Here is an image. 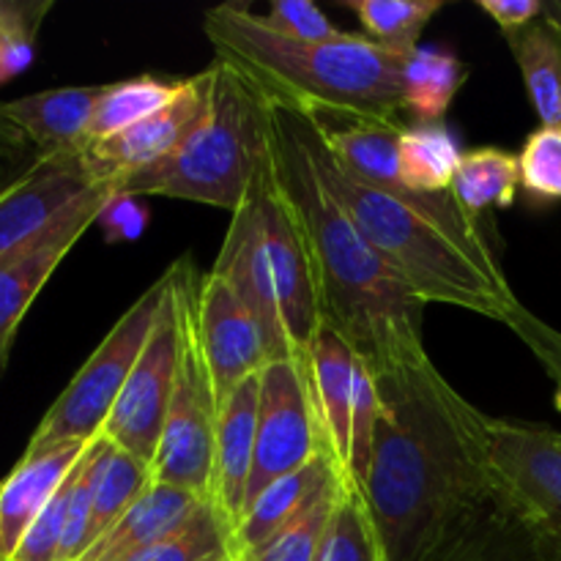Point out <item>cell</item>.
Listing matches in <instances>:
<instances>
[{
	"mask_svg": "<svg viewBox=\"0 0 561 561\" xmlns=\"http://www.w3.org/2000/svg\"><path fill=\"white\" fill-rule=\"evenodd\" d=\"M75 469L66 477L64 485L58 488V493L49 499L47 507L38 513V518L33 520L31 529L25 531V537H22L20 546H16L11 561H58L60 542H64L66 529V510H69L71 488H75Z\"/></svg>",
	"mask_w": 561,
	"mask_h": 561,
	"instance_id": "cell-36",
	"label": "cell"
},
{
	"mask_svg": "<svg viewBox=\"0 0 561 561\" xmlns=\"http://www.w3.org/2000/svg\"><path fill=\"white\" fill-rule=\"evenodd\" d=\"M263 20L268 27L296 42H332L343 33L310 0H274Z\"/></svg>",
	"mask_w": 561,
	"mask_h": 561,
	"instance_id": "cell-37",
	"label": "cell"
},
{
	"mask_svg": "<svg viewBox=\"0 0 561 561\" xmlns=\"http://www.w3.org/2000/svg\"><path fill=\"white\" fill-rule=\"evenodd\" d=\"M340 488H343V482H334L327 491L318 493L272 540H266L257 551L247 553L239 561H318L334 507H337Z\"/></svg>",
	"mask_w": 561,
	"mask_h": 561,
	"instance_id": "cell-32",
	"label": "cell"
},
{
	"mask_svg": "<svg viewBox=\"0 0 561 561\" xmlns=\"http://www.w3.org/2000/svg\"><path fill=\"white\" fill-rule=\"evenodd\" d=\"M91 548L124 518L126 510L151 485V469L104 436L93 442Z\"/></svg>",
	"mask_w": 561,
	"mask_h": 561,
	"instance_id": "cell-23",
	"label": "cell"
},
{
	"mask_svg": "<svg viewBox=\"0 0 561 561\" xmlns=\"http://www.w3.org/2000/svg\"><path fill=\"white\" fill-rule=\"evenodd\" d=\"M504 38L540 126L561 129V33L546 20H537Z\"/></svg>",
	"mask_w": 561,
	"mask_h": 561,
	"instance_id": "cell-25",
	"label": "cell"
},
{
	"mask_svg": "<svg viewBox=\"0 0 561 561\" xmlns=\"http://www.w3.org/2000/svg\"><path fill=\"white\" fill-rule=\"evenodd\" d=\"M477 5L496 22L504 36L535 25L546 14V0H477Z\"/></svg>",
	"mask_w": 561,
	"mask_h": 561,
	"instance_id": "cell-39",
	"label": "cell"
},
{
	"mask_svg": "<svg viewBox=\"0 0 561 561\" xmlns=\"http://www.w3.org/2000/svg\"><path fill=\"white\" fill-rule=\"evenodd\" d=\"M343 5L354 11L370 42L409 55L420 47L422 31L444 9V0H345Z\"/></svg>",
	"mask_w": 561,
	"mask_h": 561,
	"instance_id": "cell-29",
	"label": "cell"
},
{
	"mask_svg": "<svg viewBox=\"0 0 561 561\" xmlns=\"http://www.w3.org/2000/svg\"><path fill=\"white\" fill-rule=\"evenodd\" d=\"M318 455H327V449L312 398L310 356L266 362L261 370V405L247 507L263 488L301 469Z\"/></svg>",
	"mask_w": 561,
	"mask_h": 561,
	"instance_id": "cell-10",
	"label": "cell"
},
{
	"mask_svg": "<svg viewBox=\"0 0 561 561\" xmlns=\"http://www.w3.org/2000/svg\"><path fill=\"white\" fill-rule=\"evenodd\" d=\"M173 268L181 301V359L157 458L151 463V482L184 488L211 502L219 403L197 340L195 294L201 279L186 257L175 261Z\"/></svg>",
	"mask_w": 561,
	"mask_h": 561,
	"instance_id": "cell-8",
	"label": "cell"
},
{
	"mask_svg": "<svg viewBox=\"0 0 561 561\" xmlns=\"http://www.w3.org/2000/svg\"><path fill=\"white\" fill-rule=\"evenodd\" d=\"M471 66L449 49L416 47L403 60V110L416 124H442Z\"/></svg>",
	"mask_w": 561,
	"mask_h": 561,
	"instance_id": "cell-24",
	"label": "cell"
},
{
	"mask_svg": "<svg viewBox=\"0 0 561 561\" xmlns=\"http://www.w3.org/2000/svg\"><path fill=\"white\" fill-rule=\"evenodd\" d=\"M340 482L329 455H318L301 469L279 477L272 485L263 488L250 507L241 515L239 526L233 531V553L236 561L244 559L247 553L257 551L266 540H272L283 526H288L312 499L329 485Z\"/></svg>",
	"mask_w": 561,
	"mask_h": 561,
	"instance_id": "cell-21",
	"label": "cell"
},
{
	"mask_svg": "<svg viewBox=\"0 0 561 561\" xmlns=\"http://www.w3.org/2000/svg\"><path fill=\"white\" fill-rule=\"evenodd\" d=\"M491 463L510 510L542 561H561V433L540 422L488 420Z\"/></svg>",
	"mask_w": 561,
	"mask_h": 561,
	"instance_id": "cell-9",
	"label": "cell"
},
{
	"mask_svg": "<svg viewBox=\"0 0 561 561\" xmlns=\"http://www.w3.org/2000/svg\"><path fill=\"white\" fill-rule=\"evenodd\" d=\"M356 351L334 329L321 327L310 348L312 398L321 422L323 449L343 485H356L351 471V405H354Z\"/></svg>",
	"mask_w": 561,
	"mask_h": 561,
	"instance_id": "cell-17",
	"label": "cell"
},
{
	"mask_svg": "<svg viewBox=\"0 0 561 561\" xmlns=\"http://www.w3.org/2000/svg\"><path fill=\"white\" fill-rule=\"evenodd\" d=\"M203 33L219 60L244 71L263 93L299 107H340L398 121L403 113V60L365 33L332 42H296L266 25L244 3L203 14Z\"/></svg>",
	"mask_w": 561,
	"mask_h": 561,
	"instance_id": "cell-4",
	"label": "cell"
},
{
	"mask_svg": "<svg viewBox=\"0 0 561 561\" xmlns=\"http://www.w3.org/2000/svg\"><path fill=\"white\" fill-rule=\"evenodd\" d=\"M148 206L137 195L113 190L99 208L96 225L102 230L107 244H124V241H137L148 228Z\"/></svg>",
	"mask_w": 561,
	"mask_h": 561,
	"instance_id": "cell-38",
	"label": "cell"
},
{
	"mask_svg": "<svg viewBox=\"0 0 561 561\" xmlns=\"http://www.w3.org/2000/svg\"><path fill=\"white\" fill-rule=\"evenodd\" d=\"M88 444H60L44 453H25L0 482V561H11L16 546L49 499L82 458Z\"/></svg>",
	"mask_w": 561,
	"mask_h": 561,
	"instance_id": "cell-19",
	"label": "cell"
},
{
	"mask_svg": "<svg viewBox=\"0 0 561 561\" xmlns=\"http://www.w3.org/2000/svg\"><path fill=\"white\" fill-rule=\"evenodd\" d=\"M268 159V99L228 60L211 64V104L197 129L162 162L121 181L137 197L206 203L233 214Z\"/></svg>",
	"mask_w": 561,
	"mask_h": 561,
	"instance_id": "cell-6",
	"label": "cell"
},
{
	"mask_svg": "<svg viewBox=\"0 0 561 561\" xmlns=\"http://www.w3.org/2000/svg\"><path fill=\"white\" fill-rule=\"evenodd\" d=\"M208 499L184 488L151 482L140 499L124 513V518L91 548L80 561H126L151 542L184 526Z\"/></svg>",
	"mask_w": 561,
	"mask_h": 561,
	"instance_id": "cell-22",
	"label": "cell"
},
{
	"mask_svg": "<svg viewBox=\"0 0 561 561\" xmlns=\"http://www.w3.org/2000/svg\"><path fill=\"white\" fill-rule=\"evenodd\" d=\"M257 405H261V373L241 381L219 405L217 449H214L211 502L236 531L247 507L252 458H255Z\"/></svg>",
	"mask_w": 561,
	"mask_h": 561,
	"instance_id": "cell-18",
	"label": "cell"
},
{
	"mask_svg": "<svg viewBox=\"0 0 561 561\" xmlns=\"http://www.w3.org/2000/svg\"><path fill=\"white\" fill-rule=\"evenodd\" d=\"M104 85H71L5 102V115L27 137L36 153L82 151L91 115Z\"/></svg>",
	"mask_w": 561,
	"mask_h": 561,
	"instance_id": "cell-20",
	"label": "cell"
},
{
	"mask_svg": "<svg viewBox=\"0 0 561 561\" xmlns=\"http://www.w3.org/2000/svg\"><path fill=\"white\" fill-rule=\"evenodd\" d=\"M168 296V272L140 294V299L115 321L107 337L96 345L69 387L58 394L25 453H44L60 444H91L102 436Z\"/></svg>",
	"mask_w": 561,
	"mask_h": 561,
	"instance_id": "cell-7",
	"label": "cell"
},
{
	"mask_svg": "<svg viewBox=\"0 0 561 561\" xmlns=\"http://www.w3.org/2000/svg\"><path fill=\"white\" fill-rule=\"evenodd\" d=\"M27 148H31V142L22 135L20 126L5 115V102H0V159L3 162H14Z\"/></svg>",
	"mask_w": 561,
	"mask_h": 561,
	"instance_id": "cell-40",
	"label": "cell"
},
{
	"mask_svg": "<svg viewBox=\"0 0 561 561\" xmlns=\"http://www.w3.org/2000/svg\"><path fill=\"white\" fill-rule=\"evenodd\" d=\"M381 420L365 480L389 561H447L510 513L488 420L431 356L376 370Z\"/></svg>",
	"mask_w": 561,
	"mask_h": 561,
	"instance_id": "cell-1",
	"label": "cell"
},
{
	"mask_svg": "<svg viewBox=\"0 0 561 561\" xmlns=\"http://www.w3.org/2000/svg\"><path fill=\"white\" fill-rule=\"evenodd\" d=\"M518 153L507 151V148L482 146L463 153L449 192L471 217H480L488 208L513 206L518 197Z\"/></svg>",
	"mask_w": 561,
	"mask_h": 561,
	"instance_id": "cell-28",
	"label": "cell"
},
{
	"mask_svg": "<svg viewBox=\"0 0 561 561\" xmlns=\"http://www.w3.org/2000/svg\"><path fill=\"white\" fill-rule=\"evenodd\" d=\"M195 323L214 394L222 405L241 381L266 367V345L233 285L214 272L197 283Z\"/></svg>",
	"mask_w": 561,
	"mask_h": 561,
	"instance_id": "cell-14",
	"label": "cell"
},
{
	"mask_svg": "<svg viewBox=\"0 0 561 561\" xmlns=\"http://www.w3.org/2000/svg\"><path fill=\"white\" fill-rule=\"evenodd\" d=\"M520 186L531 203H561V129L537 126L518 151Z\"/></svg>",
	"mask_w": 561,
	"mask_h": 561,
	"instance_id": "cell-34",
	"label": "cell"
},
{
	"mask_svg": "<svg viewBox=\"0 0 561 561\" xmlns=\"http://www.w3.org/2000/svg\"><path fill=\"white\" fill-rule=\"evenodd\" d=\"M211 104V66L186 77V85L164 110L131 129L82 148V159L96 186H115L129 175L168 159L197 129Z\"/></svg>",
	"mask_w": 561,
	"mask_h": 561,
	"instance_id": "cell-13",
	"label": "cell"
},
{
	"mask_svg": "<svg viewBox=\"0 0 561 561\" xmlns=\"http://www.w3.org/2000/svg\"><path fill=\"white\" fill-rule=\"evenodd\" d=\"M228 279L261 329L268 362L307 359L323 327L305 233L268 159L233 211L211 266Z\"/></svg>",
	"mask_w": 561,
	"mask_h": 561,
	"instance_id": "cell-5",
	"label": "cell"
},
{
	"mask_svg": "<svg viewBox=\"0 0 561 561\" xmlns=\"http://www.w3.org/2000/svg\"><path fill=\"white\" fill-rule=\"evenodd\" d=\"M266 99L272 168L305 233L323 327L343 334L373 370L427 356L425 305L409 294L321 179L305 110L288 99Z\"/></svg>",
	"mask_w": 561,
	"mask_h": 561,
	"instance_id": "cell-2",
	"label": "cell"
},
{
	"mask_svg": "<svg viewBox=\"0 0 561 561\" xmlns=\"http://www.w3.org/2000/svg\"><path fill=\"white\" fill-rule=\"evenodd\" d=\"M542 20L561 33V0H546V14H542Z\"/></svg>",
	"mask_w": 561,
	"mask_h": 561,
	"instance_id": "cell-41",
	"label": "cell"
},
{
	"mask_svg": "<svg viewBox=\"0 0 561 561\" xmlns=\"http://www.w3.org/2000/svg\"><path fill=\"white\" fill-rule=\"evenodd\" d=\"M110 192H113L110 186H93L60 217H55L42 233L0 257V373L9 365L16 329L31 310L33 299L42 294L47 279L75 250L82 233L96 225L99 208L104 206Z\"/></svg>",
	"mask_w": 561,
	"mask_h": 561,
	"instance_id": "cell-12",
	"label": "cell"
},
{
	"mask_svg": "<svg viewBox=\"0 0 561 561\" xmlns=\"http://www.w3.org/2000/svg\"><path fill=\"white\" fill-rule=\"evenodd\" d=\"M233 561H236V559H233Z\"/></svg>",
	"mask_w": 561,
	"mask_h": 561,
	"instance_id": "cell-43",
	"label": "cell"
},
{
	"mask_svg": "<svg viewBox=\"0 0 561 561\" xmlns=\"http://www.w3.org/2000/svg\"><path fill=\"white\" fill-rule=\"evenodd\" d=\"M378 420H381V392L370 362L356 354L354 370V405H351V471L359 485L370 466L373 444H376Z\"/></svg>",
	"mask_w": 561,
	"mask_h": 561,
	"instance_id": "cell-35",
	"label": "cell"
},
{
	"mask_svg": "<svg viewBox=\"0 0 561 561\" xmlns=\"http://www.w3.org/2000/svg\"><path fill=\"white\" fill-rule=\"evenodd\" d=\"M557 409L561 411V387H557Z\"/></svg>",
	"mask_w": 561,
	"mask_h": 561,
	"instance_id": "cell-42",
	"label": "cell"
},
{
	"mask_svg": "<svg viewBox=\"0 0 561 561\" xmlns=\"http://www.w3.org/2000/svg\"><path fill=\"white\" fill-rule=\"evenodd\" d=\"M318 170L365 239L422 305H449L507 323L520 310L480 219L449 195L376 190L345 173L312 126Z\"/></svg>",
	"mask_w": 561,
	"mask_h": 561,
	"instance_id": "cell-3",
	"label": "cell"
},
{
	"mask_svg": "<svg viewBox=\"0 0 561 561\" xmlns=\"http://www.w3.org/2000/svg\"><path fill=\"white\" fill-rule=\"evenodd\" d=\"M463 148L447 124H414L400 135V181L416 195H449Z\"/></svg>",
	"mask_w": 561,
	"mask_h": 561,
	"instance_id": "cell-26",
	"label": "cell"
},
{
	"mask_svg": "<svg viewBox=\"0 0 561 561\" xmlns=\"http://www.w3.org/2000/svg\"><path fill=\"white\" fill-rule=\"evenodd\" d=\"M327 151L337 159L345 173L376 190L403 195L400 181V121L376 118L340 107H301Z\"/></svg>",
	"mask_w": 561,
	"mask_h": 561,
	"instance_id": "cell-16",
	"label": "cell"
},
{
	"mask_svg": "<svg viewBox=\"0 0 561 561\" xmlns=\"http://www.w3.org/2000/svg\"><path fill=\"white\" fill-rule=\"evenodd\" d=\"M186 85V77H157V75H140L131 80L113 82L104 85L102 96H99L96 110L91 115V124L85 131V146L107 137L121 135V131L131 129L140 121L151 118L153 113L168 107Z\"/></svg>",
	"mask_w": 561,
	"mask_h": 561,
	"instance_id": "cell-27",
	"label": "cell"
},
{
	"mask_svg": "<svg viewBox=\"0 0 561 561\" xmlns=\"http://www.w3.org/2000/svg\"><path fill=\"white\" fill-rule=\"evenodd\" d=\"M181 359V301L175 268H168V296L159 310L157 327L104 425L102 436L126 449L151 469L157 458L159 436L173 398L175 373Z\"/></svg>",
	"mask_w": 561,
	"mask_h": 561,
	"instance_id": "cell-11",
	"label": "cell"
},
{
	"mask_svg": "<svg viewBox=\"0 0 561 561\" xmlns=\"http://www.w3.org/2000/svg\"><path fill=\"white\" fill-rule=\"evenodd\" d=\"M53 0H0V85L36 58V38Z\"/></svg>",
	"mask_w": 561,
	"mask_h": 561,
	"instance_id": "cell-33",
	"label": "cell"
},
{
	"mask_svg": "<svg viewBox=\"0 0 561 561\" xmlns=\"http://www.w3.org/2000/svg\"><path fill=\"white\" fill-rule=\"evenodd\" d=\"M93 186L82 151L33 153L27 168L0 186V257L42 233Z\"/></svg>",
	"mask_w": 561,
	"mask_h": 561,
	"instance_id": "cell-15",
	"label": "cell"
},
{
	"mask_svg": "<svg viewBox=\"0 0 561 561\" xmlns=\"http://www.w3.org/2000/svg\"><path fill=\"white\" fill-rule=\"evenodd\" d=\"M233 531L217 510L206 502L184 526L151 542L126 561H233Z\"/></svg>",
	"mask_w": 561,
	"mask_h": 561,
	"instance_id": "cell-30",
	"label": "cell"
},
{
	"mask_svg": "<svg viewBox=\"0 0 561 561\" xmlns=\"http://www.w3.org/2000/svg\"><path fill=\"white\" fill-rule=\"evenodd\" d=\"M318 561H389L362 485H343Z\"/></svg>",
	"mask_w": 561,
	"mask_h": 561,
	"instance_id": "cell-31",
	"label": "cell"
}]
</instances>
